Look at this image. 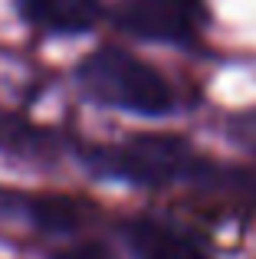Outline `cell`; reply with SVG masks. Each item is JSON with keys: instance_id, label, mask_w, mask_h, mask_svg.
<instances>
[{"instance_id": "cell-1", "label": "cell", "mask_w": 256, "mask_h": 259, "mask_svg": "<svg viewBox=\"0 0 256 259\" xmlns=\"http://www.w3.org/2000/svg\"><path fill=\"white\" fill-rule=\"evenodd\" d=\"M89 171L135 187H171L200 184V190L233 197L240 167H224L200 154L181 135H135L115 145H92L82 151Z\"/></svg>"}, {"instance_id": "cell-2", "label": "cell", "mask_w": 256, "mask_h": 259, "mask_svg": "<svg viewBox=\"0 0 256 259\" xmlns=\"http://www.w3.org/2000/svg\"><path fill=\"white\" fill-rule=\"evenodd\" d=\"M76 82L92 102L132 115H171L178 92L161 69L122 46H99L76 66Z\"/></svg>"}, {"instance_id": "cell-3", "label": "cell", "mask_w": 256, "mask_h": 259, "mask_svg": "<svg viewBox=\"0 0 256 259\" xmlns=\"http://www.w3.org/2000/svg\"><path fill=\"white\" fill-rule=\"evenodd\" d=\"M207 0H118L115 23L148 43L191 46L207 26Z\"/></svg>"}, {"instance_id": "cell-4", "label": "cell", "mask_w": 256, "mask_h": 259, "mask_svg": "<svg viewBox=\"0 0 256 259\" xmlns=\"http://www.w3.org/2000/svg\"><path fill=\"white\" fill-rule=\"evenodd\" d=\"M122 236L135 259H214V253L191 230L151 213L128 217L122 223Z\"/></svg>"}, {"instance_id": "cell-5", "label": "cell", "mask_w": 256, "mask_h": 259, "mask_svg": "<svg viewBox=\"0 0 256 259\" xmlns=\"http://www.w3.org/2000/svg\"><path fill=\"white\" fill-rule=\"evenodd\" d=\"M20 17L50 36H79L102 20V0H13Z\"/></svg>"}, {"instance_id": "cell-6", "label": "cell", "mask_w": 256, "mask_h": 259, "mask_svg": "<svg viewBox=\"0 0 256 259\" xmlns=\"http://www.w3.org/2000/svg\"><path fill=\"white\" fill-rule=\"evenodd\" d=\"M20 207L30 217L36 227L50 230V233H69L82 223V213H79V203L69 200V197H20Z\"/></svg>"}, {"instance_id": "cell-7", "label": "cell", "mask_w": 256, "mask_h": 259, "mask_svg": "<svg viewBox=\"0 0 256 259\" xmlns=\"http://www.w3.org/2000/svg\"><path fill=\"white\" fill-rule=\"evenodd\" d=\"M230 138H237L240 145H246L250 151H256V108L243 112L230 121Z\"/></svg>"}, {"instance_id": "cell-8", "label": "cell", "mask_w": 256, "mask_h": 259, "mask_svg": "<svg viewBox=\"0 0 256 259\" xmlns=\"http://www.w3.org/2000/svg\"><path fill=\"white\" fill-rule=\"evenodd\" d=\"M53 259H115L102 243H72V246L59 249Z\"/></svg>"}]
</instances>
